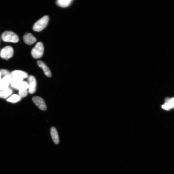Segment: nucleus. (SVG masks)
Here are the masks:
<instances>
[{
	"mask_svg": "<svg viewBox=\"0 0 174 174\" xmlns=\"http://www.w3.org/2000/svg\"><path fill=\"white\" fill-rule=\"evenodd\" d=\"M1 38L2 40L6 42L16 43L19 40V38L16 34L10 31L4 32L2 34Z\"/></svg>",
	"mask_w": 174,
	"mask_h": 174,
	"instance_id": "f257e3e1",
	"label": "nucleus"
},
{
	"mask_svg": "<svg viewBox=\"0 0 174 174\" xmlns=\"http://www.w3.org/2000/svg\"><path fill=\"white\" fill-rule=\"evenodd\" d=\"M49 18L48 16L42 18L34 24L33 29L34 31L40 32L46 28L48 24Z\"/></svg>",
	"mask_w": 174,
	"mask_h": 174,
	"instance_id": "f03ea898",
	"label": "nucleus"
},
{
	"mask_svg": "<svg viewBox=\"0 0 174 174\" xmlns=\"http://www.w3.org/2000/svg\"><path fill=\"white\" fill-rule=\"evenodd\" d=\"M44 52V47L42 42H39L36 45L31 51V55L34 58L37 59L41 57Z\"/></svg>",
	"mask_w": 174,
	"mask_h": 174,
	"instance_id": "7ed1b4c3",
	"label": "nucleus"
},
{
	"mask_svg": "<svg viewBox=\"0 0 174 174\" xmlns=\"http://www.w3.org/2000/svg\"><path fill=\"white\" fill-rule=\"evenodd\" d=\"M13 54V49L10 46L5 47L0 52V56L1 58L6 60H8L12 57Z\"/></svg>",
	"mask_w": 174,
	"mask_h": 174,
	"instance_id": "20e7f679",
	"label": "nucleus"
},
{
	"mask_svg": "<svg viewBox=\"0 0 174 174\" xmlns=\"http://www.w3.org/2000/svg\"><path fill=\"white\" fill-rule=\"evenodd\" d=\"M32 101L35 105L42 110H46L47 106L44 100L39 97H34L32 98Z\"/></svg>",
	"mask_w": 174,
	"mask_h": 174,
	"instance_id": "39448f33",
	"label": "nucleus"
},
{
	"mask_svg": "<svg viewBox=\"0 0 174 174\" xmlns=\"http://www.w3.org/2000/svg\"><path fill=\"white\" fill-rule=\"evenodd\" d=\"M29 92L30 94L34 93L36 90L37 82L35 78L33 75H30L28 77Z\"/></svg>",
	"mask_w": 174,
	"mask_h": 174,
	"instance_id": "423d86ee",
	"label": "nucleus"
},
{
	"mask_svg": "<svg viewBox=\"0 0 174 174\" xmlns=\"http://www.w3.org/2000/svg\"><path fill=\"white\" fill-rule=\"evenodd\" d=\"M11 75L3 77L0 82V89L1 91L9 88V86L10 83Z\"/></svg>",
	"mask_w": 174,
	"mask_h": 174,
	"instance_id": "0eeeda50",
	"label": "nucleus"
},
{
	"mask_svg": "<svg viewBox=\"0 0 174 174\" xmlns=\"http://www.w3.org/2000/svg\"><path fill=\"white\" fill-rule=\"evenodd\" d=\"M24 42L29 45H31L36 42L37 39L31 33H26L23 36Z\"/></svg>",
	"mask_w": 174,
	"mask_h": 174,
	"instance_id": "6e6552de",
	"label": "nucleus"
},
{
	"mask_svg": "<svg viewBox=\"0 0 174 174\" xmlns=\"http://www.w3.org/2000/svg\"><path fill=\"white\" fill-rule=\"evenodd\" d=\"M37 64L38 66L43 70L45 75L46 76L48 77H51L52 74L51 72L46 64L43 61H40V60L37 61Z\"/></svg>",
	"mask_w": 174,
	"mask_h": 174,
	"instance_id": "1a4fd4ad",
	"label": "nucleus"
},
{
	"mask_svg": "<svg viewBox=\"0 0 174 174\" xmlns=\"http://www.w3.org/2000/svg\"><path fill=\"white\" fill-rule=\"evenodd\" d=\"M12 77H18L23 79L28 78V74L26 72L19 70L13 71L11 73Z\"/></svg>",
	"mask_w": 174,
	"mask_h": 174,
	"instance_id": "9d476101",
	"label": "nucleus"
},
{
	"mask_svg": "<svg viewBox=\"0 0 174 174\" xmlns=\"http://www.w3.org/2000/svg\"><path fill=\"white\" fill-rule=\"evenodd\" d=\"M50 134L54 143L56 144H58L59 142V136L57 131L54 126L52 127L51 128Z\"/></svg>",
	"mask_w": 174,
	"mask_h": 174,
	"instance_id": "9b49d317",
	"label": "nucleus"
},
{
	"mask_svg": "<svg viewBox=\"0 0 174 174\" xmlns=\"http://www.w3.org/2000/svg\"><path fill=\"white\" fill-rule=\"evenodd\" d=\"M23 79L18 77H12L10 81V84L12 88L17 89L20 83L23 81Z\"/></svg>",
	"mask_w": 174,
	"mask_h": 174,
	"instance_id": "f8f14e48",
	"label": "nucleus"
},
{
	"mask_svg": "<svg viewBox=\"0 0 174 174\" xmlns=\"http://www.w3.org/2000/svg\"><path fill=\"white\" fill-rule=\"evenodd\" d=\"M12 92V90L9 88L2 90L0 91V97L5 99L10 96Z\"/></svg>",
	"mask_w": 174,
	"mask_h": 174,
	"instance_id": "ddd939ff",
	"label": "nucleus"
},
{
	"mask_svg": "<svg viewBox=\"0 0 174 174\" xmlns=\"http://www.w3.org/2000/svg\"><path fill=\"white\" fill-rule=\"evenodd\" d=\"M72 1V0H58L56 4L60 7H65L69 6Z\"/></svg>",
	"mask_w": 174,
	"mask_h": 174,
	"instance_id": "4468645a",
	"label": "nucleus"
},
{
	"mask_svg": "<svg viewBox=\"0 0 174 174\" xmlns=\"http://www.w3.org/2000/svg\"><path fill=\"white\" fill-rule=\"evenodd\" d=\"M21 99V98L19 96L16 94H14L7 99V101L10 102L15 103L20 101Z\"/></svg>",
	"mask_w": 174,
	"mask_h": 174,
	"instance_id": "2eb2a0df",
	"label": "nucleus"
},
{
	"mask_svg": "<svg viewBox=\"0 0 174 174\" xmlns=\"http://www.w3.org/2000/svg\"><path fill=\"white\" fill-rule=\"evenodd\" d=\"M29 88L28 83L25 81H22L18 86L17 89L19 90V91H25L27 90Z\"/></svg>",
	"mask_w": 174,
	"mask_h": 174,
	"instance_id": "dca6fc26",
	"label": "nucleus"
},
{
	"mask_svg": "<svg viewBox=\"0 0 174 174\" xmlns=\"http://www.w3.org/2000/svg\"><path fill=\"white\" fill-rule=\"evenodd\" d=\"M0 71L1 72V75H2L3 77L11 75V73L10 72L7 70L1 69L0 70Z\"/></svg>",
	"mask_w": 174,
	"mask_h": 174,
	"instance_id": "f3484780",
	"label": "nucleus"
},
{
	"mask_svg": "<svg viewBox=\"0 0 174 174\" xmlns=\"http://www.w3.org/2000/svg\"><path fill=\"white\" fill-rule=\"evenodd\" d=\"M162 108L166 110H169L173 108L172 107L169 102H165V103L162 106Z\"/></svg>",
	"mask_w": 174,
	"mask_h": 174,
	"instance_id": "a211bd4d",
	"label": "nucleus"
},
{
	"mask_svg": "<svg viewBox=\"0 0 174 174\" xmlns=\"http://www.w3.org/2000/svg\"><path fill=\"white\" fill-rule=\"evenodd\" d=\"M165 102H169L173 108H174V98H166L165 100Z\"/></svg>",
	"mask_w": 174,
	"mask_h": 174,
	"instance_id": "6ab92c4d",
	"label": "nucleus"
},
{
	"mask_svg": "<svg viewBox=\"0 0 174 174\" xmlns=\"http://www.w3.org/2000/svg\"><path fill=\"white\" fill-rule=\"evenodd\" d=\"M28 93L27 90L19 91V96L21 98L27 96Z\"/></svg>",
	"mask_w": 174,
	"mask_h": 174,
	"instance_id": "aec40b11",
	"label": "nucleus"
},
{
	"mask_svg": "<svg viewBox=\"0 0 174 174\" xmlns=\"http://www.w3.org/2000/svg\"><path fill=\"white\" fill-rule=\"evenodd\" d=\"M2 75H1V71H0V82H1V77Z\"/></svg>",
	"mask_w": 174,
	"mask_h": 174,
	"instance_id": "412c9836",
	"label": "nucleus"
}]
</instances>
